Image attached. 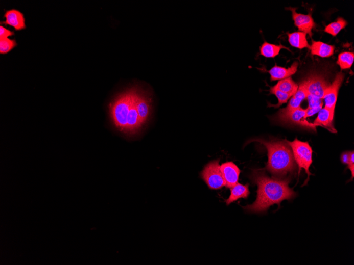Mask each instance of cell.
I'll list each match as a JSON object with an SVG mask.
<instances>
[{"instance_id":"obj_25","label":"cell","mask_w":354,"mask_h":265,"mask_svg":"<svg viewBox=\"0 0 354 265\" xmlns=\"http://www.w3.org/2000/svg\"><path fill=\"white\" fill-rule=\"evenodd\" d=\"M306 99L308 100L309 103V108L323 107V99L318 98V97L310 94L308 95Z\"/></svg>"},{"instance_id":"obj_20","label":"cell","mask_w":354,"mask_h":265,"mask_svg":"<svg viewBox=\"0 0 354 265\" xmlns=\"http://www.w3.org/2000/svg\"><path fill=\"white\" fill-rule=\"evenodd\" d=\"M273 87L292 96L296 93L299 88L298 85L290 77L279 81Z\"/></svg>"},{"instance_id":"obj_1","label":"cell","mask_w":354,"mask_h":265,"mask_svg":"<svg viewBox=\"0 0 354 265\" xmlns=\"http://www.w3.org/2000/svg\"><path fill=\"white\" fill-rule=\"evenodd\" d=\"M250 178L253 183L257 186L258 190L255 202L243 207L248 213H266L271 206L277 204L280 206L282 201L296 197V193L289 186L290 178H271L261 170H253Z\"/></svg>"},{"instance_id":"obj_17","label":"cell","mask_w":354,"mask_h":265,"mask_svg":"<svg viewBox=\"0 0 354 265\" xmlns=\"http://www.w3.org/2000/svg\"><path fill=\"white\" fill-rule=\"evenodd\" d=\"M230 189V196L227 200L225 201V202L227 205L237 201L239 199H247L250 194L249 184L244 186L238 183Z\"/></svg>"},{"instance_id":"obj_2","label":"cell","mask_w":354,"mask_h":265,"mask_svg":"<svg viewBox=\"0 0 354 265\" xmlns=\"http://www.w3.org/2000/svg\"><path fill=\"white\" fill-rule=\"evenodd\" d=\"M258 142L264 145L268 152V162L266 169L273 177L283 179L293 174L296 168L292 149L286 141H266L255 138L249 142Z\"/></svg>"},{"instance_id":"obj_5","label":"cell","mask_w":354,"mask_h":265,"mask_svg":"<svg viewBox=\"0 0 354 265\" xmlns=\"http://www.w3.org/2000/svg\"><path fill=\"white\" fill-rule=\"evenodd\" d=\"M306 109L299 108L287 114L277 113L273 120L280 123L297 125L303 128L316 131L317 125L305 120Z\"/></svg>"},{"instance_id":"obj_27","label":"cell","mask_w":354,"mask_h":265,"mask_svg":"<svg viewBox=\"0 0 354 265\" xmlns=\"http://www.w3.org/2000/svg\"><path fill=\"white\" fill-rule=\"evenodd\" d=\"M347 166L348 169H349L351 172V179H352L354 177V152L353 151L350 152L349 161Z\"/></svg>"},{"instance_id":"obj_9","label":"cell","mask_w":354,"mask_h":265,"mask_svg":"<svg viewBox=\"0 0 354 265\" xmlns=\"http://www.w3.org/2000/svg\"><path fill=\"white\" fill-rule=\"evenodd\" d=\"M308 94L323 99L325 91L329 86L328 82L323 77L313 76L304 81Z\"/></svg>"},{"instance_id":"obj_12","label":"cell","mask_w":354,"mask_h":265,"mask_svg":"<svg viewBox=\"0 0 354 265\" xmlns=\"http://www.w3.org/2000/svg\"><path fill=\"white\" fill-rule=\"evenodd\" d=\"M308 94L305 88L304 82H302L296 93L292 96L288 106L278 111L280 114H287L291 111L300 108L302 102L305 99Z\"/></svg>"},{"instance_id":"obj_3","label":"cell","mask_w":354,"mask_h":265,"mask_svg":"<svg viewBox=\"0 0 354 265\" xmlns=\"http://www.w3.org/2000/svg\"><path fill=\"white\" fill-rule=\"evenodd\" d=\"M139 85H134L117 94L108 105L109 116L114 128L125 136L127 117L136 98Z\"/></svg>"},{"instance_id":"obj_24","label":"cell","mask_w":354,"mask_h":265,"mask_svg":"<svg viewBox=\"0 0 354 265\" xmlns=\"http://www.w3.org/2000/svg\"><path fill=\"white\" fill-rule=\"evenodd\" d=\"M17 45L15 40L8 38L0 39V53L7 54Z\"/></svg>"},{"instance_id":"obj_13","label":"cell","mask_w":354,"mask_h":265,"mask_svg":"<svg viewBox=\"0 0 354 265\" xmlns=\"http://www.w3.org/2000/svg\"><path fill=\"white\" fill-rule=\"evenodd\" d=\"M6 21L4 23L12 26L17 31H20L26 28L25 19L23 13L16 9L7 11L5 15Z\"/></svg>"},{"instance_id":"obj_16","label":"cell","mask_w":354,"mask_h":265,"mask_svg":"<svg viewBox=\"0 0 354 265\" xmlns=\"http://www.w3.org/2000/svg\"><path fill=\"white\" fill-rule=\"evenodd\" d=\"M310 49L312 55H317L321 58H329L334 54L335 47L321 41L313 40Z\"/></svg>"},{"instance_id":"obj_22","label":"cell","mask_w":354,"mask_h":265,"mask_svg":"<svg viewBox=\"0 0 354 265\" xmlns=\"http://www.w3.org/2000/svg\"><path fill=\"white\" fill-rule=\"evenodd\" d=\"M354 54L351 52H344L338 56L337 64L341 67L342 70L349 69L353 63Z\"/></svg>"},{"instance_id":"obj_14","label":"cell","mask_w":354,"mask_h":265,"mask_svg":"<svg viewBox=\"0 0 354 265\" xmlns=\"http://www.w3.org/2000/svg\"><path fill=\"white\" fill-rule=\"evenodd\" d=\"M298 65L299 64L297 62L293 63L289 68L275 65L267 72L271 75V81L281 80L294 75L297 72Z\"/></svg>"},{"instance_id":"obj_11","label":"cell","mask_w":354,"mask_h":265,"mask_svg":"<svg viewBox=\"0 0 354 265\" xmlns=\"http://www.w3.org/2000/svg\"><path fill=\"white\" fill-rule=\"evenodd\" d=\"M292 12V17L295 25L298 28L301 32L312 36V30L315 26L314 19L310 15H303V14L297 13L296 8H289Z\"/></svg>"},{"instance_id":"obj_6","label":"cell","mask_w":354,"mask_h":265,"mask_svg":"<svg viewBox=\"0 0 354 265\" xmlns=\"http://www.w3.org/2000/svg\"><path fill=\"white\" fill-rule=\"evenodd\" d=\"M220 160L211 161L207 164L201 173L202 178L211 190H219L225 186L220 170Z\"/></svg>"},{"instance_id":"obj_15","label":"cell","mask_w":354,"mask_h":265,"mask_svg":"<svg viewBox=\"0 0 354 265\" xmlns=\"http://www.w3.org/2000/svg\"><path fill=\"white\" fill-rule=\"evenodd\" d=\"M334 114L335 111L325 107L322 108L314 123L317 126L323 125V126L329 128L331 131L336 132L333 123Z\"/></svg>"},{"instance_id":"obj_26","label":"cell","mask_w":354,"mask_h":265,"mask_svg":"<svg viewBox=\"0 0 354 265\" xmlns=\"http://www.w3.org/2000/svg\"><path fill=\"white\" fill-rule=\"evenodd\" d=\"M13 34V32L6 29V28L2 25L0 26V39L8 38Z\"/></svg>"},{"instance_id":"obj_7","label":"cell","mask_w":354,"mask_h":265,"mask_svg":"<svg viewBox=\"0 0 354 265\" xmlns=\"http://www.w3.org/2000/svg\"><path fill=\"white\" fill-rule=\"evenodd\" d=\"M152 95L150 91L140 86L137 97L136 107L141 124L144 127L151 119L153 109Z\"/></svg>"},{"instance_id":"obj_10","label":"cell","mask_w":354,"mask_h":265,"mask_svg":"<svg viewBox=\"0 0 354 265\" xmlns=\"http://www.w3.org/2000/svg\"><path fill=\"white\" fill-rule=\"evenodd\" d=\"M220 170L226 188L231 189L238 183L241 170L234 163L229 162L222 164L220 166Z\"/></svg>"},{"instance_id":"obj_19","label":"cell","mask_w":354,"mask_h":265,"mask_svg":"<svg viewBox=\"0 0 354 265\" xmlns=\"http://www.w3.org/2000/svg\"><path fill=\"white\" fill-rule=\"evenodd\" d=\"M282 49H289L282 45H276L265 41L260 47V55L266 58H275Z\"/></svg>"},{"instance_id":"obj_21","label":"cell","mask_w":354,"mask_h":265,"mask_svg":"<svg viewBox=\"0 0 354 265\" xmlns=\"http://www.w3.org/2000/svg\"><path fill=\"white\" fill-rule=\"evenodd\" d=\"M347 25V22L343 18H338L336 22L330 23L325 27V32L333 36H336L340 32L345 29Z\"/></svg>"},{"instance_id":"obj_23","label":"cell","mask_w":354,"mask_h":265,"mask_svg":"<svg viewBox=\"0 0 354 265\" xmlns=\"http://www.w3.org/2000/svg\"><path fill=\"white\" fill-rule=\"evenodd\" d=\"M269 91H270V94H274L277 97L278 100V103L275 105L268 103V107L278 108L282 104L287 103L288 101L291 98V97L292 96V95L282 92L277 89H275L273 87H270Z\"/></svg>"},{"instance_id":"obj_4","label":"cell","mask_w":354,"mask_h":265,"mask_svg":"<svg viewBox=\"0 0 354 265\" xmlns=\"http://www.w3.org/2000/svg\"><path fill=\"white\" fill-rule=\"evenodd\" d=\"M291 147L294 160L299 167V174L303 169L308 175L303 186H305L309 182L310 176L312 175L310 172L309 169L313 163L312 148L308 142H302L295 138L292 142L287 141Z\"/></svg>"},{"instance_id":"obj_18","label":"cell","mask_w":354,"mask_h":265,"mask_svg":"<svg viewBox=\"0 0 354 265\" xmlns=\"http://www.w3.org/2000/svg\"><path fill=\"white\" fill-rule=\"evenodd\" d=\"M306 34L304 33L299 32L291 34H288L289 41L290 45L300 49L304 48L310 49L306 38Z\"/></svg>"},{"instance_id":"obj_28","label":"cell","mask_w":354,"mask_h":265,"mask_svg":"<svg viewBox=\"0 0 354 265\" xmlns=\"http://www.w3.org/2000/svg\"><path fill=\"white\" fill-rule=\"evenodd\" d=\"M351 151H346L342 153L341 160L343 164L347 165L349 161Z\"/></svg>"},{"instance_id":"obj_8","label":"cell","mask_w":354,"mask_h":265,"mask_svg":"<svg viewBox=\"0 0 354 265\" xmlns=\"http://www.w3.org/2000/svg\"><path fill=\"white\" fill-rule=\"evenodd\" d=\"M345 75L342 72L338 73L332 84L325 91L323 100L325 108L335 111L339 88H341Z\"/></svg>"}]
</instances>
